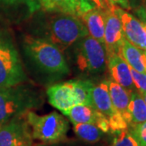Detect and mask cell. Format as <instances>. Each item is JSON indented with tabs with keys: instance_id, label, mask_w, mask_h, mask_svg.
<instances>
[{
	"instance_id": "cell-18",
	"label": "cell",
	"mask_w": 146,
	"mask_h": 146,
	"mask_svg": "<svg viewBox=\"0 0 146 146\" xmlns=\"http://www.w3.org/2000/svg\"><path fill=\"white\" fill-rule=\"evenodd\" d=\"M41 8L47 12L63 13L78 16L73 0H39Z\"/></svg>"
},
{
	"instance_id": "cell-22",
	"label": "cell",
	"mask_w": 146,
	"mask_h": 146,
	"mask_svg": "<svg viewBox=\"0 0 146 146\" xmlns=\"http://www.w3.org/2000/svg\"><path fill=\"white\" fill-rule=\"evenodd\" d=\"M0 3L8 6L25 5L28 8L29 13H34L41 9L39 0H0Z\"/></svg>"
},
{
	"instance_id": "cell-31",
	"label": "cell",
	"mask_w": 146,
	"mask_h": 146,
	"mask_svg": "<svg viewBox=\"0 0 146 146\" xmlns=\"http://www.w3.org/2000/svg\"><path fill=\"white\" fill-rule=\"evenodd\" d=\"M39 146H47V145H39Z\"/></svg>"
},
{
	"instance_id": "cell-13",
	"label": "cell",
	"mask_w": 146,
	"mask_h": 146,
	"mask_svg": "<svg viewBox=\"0 0 146 146\" xmlns=\"http://www.w3.org/2000/svg\"><path fill=\"white\" fill-rule=\"evenodd\" d=\"M109 94L113 107L130 126V115L128 113V104L130 102L131 94L128 90L115 81L107 80Z\"/></svg>"
},
{
	"instance_id": "cell-4",
	"label": "cell",
	"mask_w": 146,
	"mask_h": 146,
	"mask_svg": "<svg viewBox=\"0 0 146 146\" xmlns=\"http://www.w3.org/2000/svg\"><path fill=\"white\" fill-rule=\"evenodd\" d=\"M25 78L16 48L9 35L0 30V89L16 87Z\"/></svg>"
},
{
	"instance_id": "cell-19",
	"label": "cell",
	"mask_w": 146,
	"mask_h": 146,
	"mask_svg": "<svg viewBox=\"0 0 146 146\" xmlns=\"http://www.w3.org/2000/svg\"><path fill=\"white\" fill-rule=\"evenodd\" d=\"M70 82L72 84L76 105L92 106L90 94L94 84L90 81L80 80H70Z\"/></svg>"
},
{
	"instance_id": "cell-5",
	"label": "cell",
	"mask_w": 146,
	"mask_h": 146,
	"mask_svg": "<svg viewBox=\"0 0 146 146\" xmlns=\"http://www.w3.org/2000/svg\"><path fill=\"white\" fill-rule=\"evenodd\" d=\"M76 63L82 72H102L107 66V55L105 46L89 35L80 40L77 50Z\"/></svg>"
},
{
	"instance_id": "cell-24",
	"label": "cell",
	"mask_w": 146,
	"mask_h": 146,
	"mask_svg": "<svg viewBox=\"0 0 146 146\" xmlns=\"http://www.w3.org/2000/svg\"><path fill=\"white\" fill-rule=\"evenodd\" d=\"M131 74L134 86L137 91L141 94L146 93V73L139 72L131 68Z\"/></svg>"
},
{
	"instance_id": "cell-12",
	"label": "cell",
	"mask_w": 146,
	"mask_h": 146,
	"mask_svg": "<svg viewBox=\"0 0 146 146\" xmlns=\"http://www.w3.org/2000/svg\"><path fill=\"white\" fill-rule=\"evenodd\" d=\"M90 95L92 106L100 114L104 115L108 120L116 113H118L114 109L111 102L107 80L101 82L97 85L94 84Z\"/></svg>"
},
{
	"instance_id": "cell-29",
	"label": "cell",
	"mask_w": 146,
	"mask_h": 146,
	"mask_svg": "<svg viewBox=\"0 0 146 146\" xmlns=\"http://www.w3.org/2000/svg\"><path fill=\"white\" fill-rule=\"evenodd\" d=\"M143 50H146V37H145V42H144V46H143Z\"/></svg>"
},
{
	"instance_id": "cell-14",
	"label": "cell",
	"mask_w": 146,
	"mask_h": 146,
	"mask_svg": "<svg viewBox=\"0 0 146 146\" xmlns=\"http://www.w3.org/2000/svg\"><path fill=\"white\" fill-rule=\"evenodd\" d=\"M85 25L89 35L105 46V17L102 11L95 7L80 16Z\"/></svg>"
},
{
	"instance_id": "cell-8",
	"label": "cell",
	"mask_w": 146,
	"mask_h": 146,
	"mask_svg": "<svg viewBox=\"0 0 146 146\" xmlns=\"http://www.w3.org/2000/svg\"><path fill=\"white\" fill-rule=\"evenodd\" d=\"M115 10L121 21L124 37L134 46L143 50L146 33L141 21L119 6L115 5Z\"/></svg>"
},
{
	"instance_id": "cell-23",
	"label": "cell",
	"mask_w": 146,
	"mask_h": 146,
	"mask_svg": "<svg viewBox=\"0 0 146 146\" xmlns=\"http://www.w3.org/2000/svg\"><path fill=\"white\" fill-rule=\"evenodd\" d=\"M131 134L134 136L139 146H146V121L132 126Z\"/></svg>"
},
{
	"instance_id": "cell-2",
	"label": "cell",
	"mask_w": 146,
	"mask_h": 146,
	"mask_svg": "<svg viewBox=\"0 0 146 146\" xmlns=\"http://www.w3.org/2000/svg\"><path fill=\"white\" fill-rule=\"evenodd\" d=\"M25 120L29 127L32 137L46 144L63 140L68 131V121L56 112L38 115L33 111H27Z\"/></svg>"
},
{
	"instance_id": "cell-1",
	"label": "cell",
	"mask_w": 146,
	"mask_h": 146,
	"mask_svg": "<svg viewBox=\"0 0 146 146\" xmlns=\"http://www.w3.org/2000/svg\"><path fill=\"white\" fill-rule=\"evenodd\" d=\"M24 47L27 55L42 71L50 74H67L68 63L62 50L49 40L26 36Z\"/></svg>"
},
{
	"instance_id": "cell-30",
	"label": "cell",
	"mask_w": 146,
	"mask_h": 146,
	"mask_svg": "<svg viewBox=\"0 0 146 146\" xmlns=\"http://www.w3.org/2000/svg\"><path fill=\"white\" fill-rule=\"evenodd\" d=\"M145 55H146V50H145Z\"/></svg>"
},
{
	"instance_id": "cell-20",
	"label": "cell",
	"mask_w": 146,
	"mask_h": 146,
	"mask_svg": "<svg viewBox=\"0 0 146 146\" xmlns=\"http://www.w3.org/2000/svg\"><path fill=\"white\" fill-rule=\"evenodd\" d=\"M74 130L81 140L89 143L98 141L102 135V131L94 123H76L74 124Z\"/></svg>"
},
{
	"instance_id": "cell-21",
	"label": "cell",
	"mask_w": 146,
	"mask_h": 146,
	"mask_svg": "<svg viewBox=\"0 0 146 146\" xmlns=\"http://www.w3.org/2000/svg\"><path fill=\"white\" fill-rule=\"evenodd\" d=\"M115 134L112 146H139L134 136L127 129L116 132Z\"/></svg>"
},
{
	"instance_id": "cell-9",
	"label": "cell",
	"mask_w": 146,
	"mask_h": 146,
	"mask_svg": "<svg viewBox=\"0 0 146 146\" xmlns=\"http://www.w3.org/2000/svg\"><path fill=\"white\" fill-rule=\"evenodd\" d=\"M21 94L12 88L0 89V126L12 119L25 108Z\"/></svg>"
},
{
	"instance_id": "cell-16",
	"label": "cell",
	"mask_w": 146,
	"mask_h": 146,
	"mask_svg": "<svg viewBox=\"0 0 146 146\" xmlns=\"http://www.w3.org/2000/svg\"><path fill=\"white\" fill-rule=\"evenodd\" d=\"M68 116L73 124L76 123H94L95 124L98 111L92 106L76 105L63 112Z\"/></svg>"
},
{
	"instance_id": "cell-27",
	"label": "cell",
	"mask_w": 146,
	"mask_h": 146,
	"mask_svg": "<svg viewBox=\"0 0 146 146\" xmlns=\"http://www.w3.org/2000/svg\"><path fill=\"white\" fill-rule=\"evenodd\" d=\"M109 1L112 4L119 6L120 7H122L125 10H130L131 9L129 0H109Z\"/></svg>"
},
{
	"instance_id": "cell-3",
	"label": "cell",
	"mask_w": 146,
	"mask_h": 146,
	"mask_svg": "<svg viewBox=\"0 0 146 146\" xmlns=\"http://www.w3.org/2000/svg\"><path fill=\"white\" fill-rule=\"evenodd\" d=\"M50 41L60 50H64L89 35L88 30L78 16L57 13L49 21Z\"/></svg>"
},
{
	"instance_id": "cell-11",
	"label": "cell",
	"mask_w": 146,
	"mask_h": 146,
	"mask_svg": "<svg viewBox=\"0 0 146 146\" xmlns=\"http://www.w3.org/2000/svg\"><path fill=\"white\" fill-rule=\"evenodd\" d=\"M49 102L62 113L76 106V99L70 81L50 86L46 91Z\"/></svg>"
},
{
	"instance_id": "cell-26",
	"label": "cell",
	"mask_w": 146,
	"mask_h": 146,
	"mask_svg": "<svg viewBox=\"0 0 146 146\" xmlns=\"http://www.w3.org/2000/svg\"><path fill=\"white\" fill-rule=\"evenodd\" d=\"M94 6L99 10L105 11L110 9L114 4H112L109 0H92Z\"/></svg>"
},
{
	"instance_id": "cell-7",
	"label": "cell",
	"mask_w": 146,
	"mask_h": 146,
	"mask_svg": "<svg viewBox=\"0 0 146 146\" xmlns=\"http://www.w3.org/2000/svg\"><path fill=\"white\" fill-rule=\"evenodd\" d=\"M104 42L106 55L119 54L120 48L125 39L122 25L119 16L115 10V5L107 11H105Z\"/></svg>"
},
{
	"instance_id": "cell-6",
	"label": "cell",
	"mask_w": 146,
	"mask_h": 146,
	"mask_svg": "<svg viewBox=\"0 0 146 146\" xmlns=\"http://www.w3.org/2000/svg\"><path fill=\"white\" fill-rule=\"evenodd\" d=\"M32 138L25 119H12L0 126V146H32Z\"/></svg>"
},
{
	"instance_id": "cell-15",
	"label": "cell",
	"mask_w": 146,
	"mask_h": 146,
	"mask_svg": "<svg viewBox=\"0 0 146 146\" xmlns=\"http://www.w3.org/2000/svg\"><path fill=\"white\" fill-rule=\"evenodd\" d=\"M119 55L136 72L146 73V55L145 50L138 48L127 39L123 40L120 48Z\"/></svg>"
},
{
	"instance_id": "cell-25",
	"label": "cell",
	"mask_w": 146,
	"mask_h": 146,
	"mask_svg": "<svg viewBox=\"0 0 146 146\" xmlns=\"http://www.w3.org/2000/svg\"><path fill=\"white\" fill-rule=\"evenodd\" d=\"M73 1L76 7L79 17L84 14L85 12L96 7L92 0H73Z\"/></svg>"
},
{
	"instance_id": "cell-17",
	"label": "cell",
	"mask_w": 146,
	"mask_h": 146,
	"mask_svg": "<svg viewBox=\"0 0 146 146\" xmlns=\"http://www.w3.org/2000/svg\"><path fill=\"white\" fill-rule=\"evenodd\" d=\"M130 126L137 125L146 121V104L141 93L134 90L130 96L128 104Z\"/></svg>"
},
{
	"instance_id": "cell-28",
	"label": "cell",
	"mask_w": 146,
	"mask_h": 146,
	"mask_svg": "<svg viewBox=\"0 0 146 146\" xmlns=\"http://www.w3.org/2000/svg\"><path fill=\"white\" fill-rule=\"evenodd\" d=\"M141 96H142V98H143V99H144V101H145V102L146 104V93H145V94H141Z\"/></svg>"
},
{
	"instance_id": "cell-10",
	"label": "cell",
	"mask_w": 146,
	"mask_h": 146,
	"mask_svg": "<svg viewBox=\"0 0 146 146\" xmlns=\"http://www.w3.org/2000/svg\"><path fill=\"white\" fill-rule=\"evenodd\" d=\"M107 67L112 80L123 86L130 93L134 91V84L131 74V68L118 54L107 57Z\"/></svg>"
}]
</instances>
